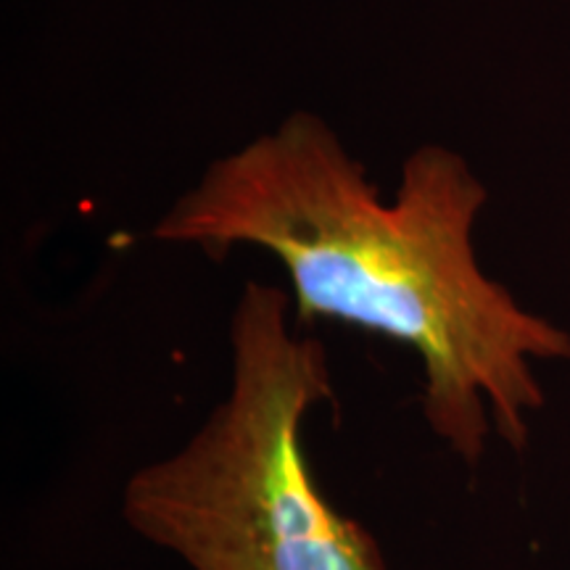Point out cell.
I'll return each mask as SVG.
<instances>
[{
  "instance_id": "obj_1",
  "label": "cell",
  "mask_w": 570,
  "mask_h": 570,
  "mask_svg": "<svg viewBox=\"0 0 570 570\" xmlns=\"http://www.w3.org/2000/svg\"><path fill=\"white\" fill-rule=\"evenodd\" d=\"M487 188L444 146L415 148L394 202L312 111L204 169L154 238L223 262L262 248L285 267L296 323L336 320L412 348L425 423L475 468L494 431L529 446L547 394L533 362L570 360V333L491 281L473 248Z\"/></svg>"
},
{
  "instance_id": "obj_2",
  "label": "cell",
  "mask_w": 570,
  "mask_h": 570,
  "mask_svg": "<svg viewBox=\"0 0 570 570\" xmlns=\"http://www.w3.org/2000/svg\"><path fill=\"white\" fill-rule=\"evenodd\" d=\"M283 288L246 283L223 402L125 483L127 525L190 570H389L365 525L320 494L302 428L333 399L327 352L294 333Z\"/></svg>"
}]
</instances>
